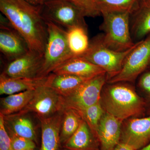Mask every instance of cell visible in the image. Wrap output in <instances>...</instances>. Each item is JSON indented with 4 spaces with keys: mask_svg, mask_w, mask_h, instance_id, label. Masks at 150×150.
I'll return each instance as SVG.
<instances>
[{
    "mask_svg": "<svg viewBox=\"0 0 150 150\" xmlns=\"http://www.w3.org/2000/svg\"><path fill=\"white\" fill-rule=\"evenodd\" d=\"M42 7L25 0H0L1 13L24 38L30 50L43 56L48 33Z\"/></svg>",
    "mask_w": 150,
    "mask_h": 150,
    "instance_id": "6da1fadb",
    "label": "cell"
},
{
    "mask_svg": "<svg viewBox=\"0 0 150 150\" xmlns=\"http://www.w3.org/2000/svg\"><path fill=\"white\" fill-rule=\"evenodd\" d=\"M127 82L107 83L100 96V103L105 112L122 121L142 114L146 103L134 88Z\"/></svg>",
    "mask_w": 150,
    "mask_h": 150,
    "instance_id": "7a4b0ae2",
    "label": "cell"
},
{
    "mask_svg": "<svg viewBox=\"0 0 150 150\" xmlns=\"http://www.w3.org/2000/svg\"><path fill=\"white\" fill-rule=\"evenodd\" d=\"M100 28L105 46L118 52L129 50L135 46L130 29V14L128 13L103 12Z\"/></svg>",
    "mask_w": 150,
    "mask_h": 150,
    "instance_id": "3957f363",
    "label": "cell"
},
{
    "mask_svg": "<svg viewBox=\"0 0 150 150\" xmlns=\"http://www.w3.org/2000/svg\"><path fill=\"white\" fill-rule=\"evenodd\" d=\"M45 21L48 30V39L38 77L48 76L56 68L74 56L69 48L67 30L52 22Z\"/></svg>",
    "mask_w": 150,
    "mask_h": 150,
    "instance_id": "277c9868",
    "label": "cell"
},
{
    "mask_svg": "<svg viewBox=\"0 0 150 150\" xmlns=\"http://www.w3.org/2000/svg\"><path fill=\"white\" fill-rule=\"evenodd\" d=\"M137 43L127 51H114L105 46L100 33L90 40L88 49L83 55L79 56L104 70L108 80L121 71L126 57Z\"/></svg>",
    "mask_w": 150,
    "mask_h": 150,
    "instance_id": "5b68a950",
    "label": "cell"
},
{
    "mask_svg": "<svg viewBox=\"0 0 150 150\" xmlns=\"http://www.w3.org/2000/svg\"><path fill=\"white\" fill-rule=\"evenodd\" d=\"M42 13L45 20L67 30L76 27L88 29L82 12L69 0H50L42 6Z\"/></svg>",
    "mask_w": 150,
    "mask_h": 150,
    "instance_id": "8992f818",
    "label": "cell"
},
{
    "mask_svg": "<svg viewBox=\"0 0 150 150\" xmlns=\"http://www.w3.org/2000/svg\"><path fill=\"white\" fill-rule=\"evenodd\" d=\"M150 65V33L128 54L117 74L108 80L107 83L133 82Z\"/></svg>",
    "mask_w": 150,
    "mask_h": 150,
    "instance_id": "52a82bcc",
    "label": "cell"
},
{
    "mask_svg": "<svg viewBox=\"0 0 150 150\" xmlns=\"http://www.w3.org/2000/svg\"><path fill=\"white\" fill-rule=\"evenodd\" d=\"M107 80V74L104 73L86 81L64 97V109L70 108L79 113L99 102L103 88Z\"/></svg>",
    "mask_w": 150,
    "mask_h": 150,
    "instance_id": "ba28073f",
    "label": "cell"
},
{
    "mask_svg": "<svg viewBox=\"0 0 150 150\" xmlns=\"http://www.w3.org/2000/svg\"><path fill=\"white\" fill-rule=\"evenodd\" d=\"M64 109V97L49 86H43L35 90L28 104L17 113L34 112L38 118H45L63 111Z\"/></svg>",
    "mask_w": 150,
    "mask_h": 150,
    "instance_id": "9c48e42d",
    "label": "cell"
},
{
    "mask_svg": "<svg viewBox=\"0 0 150 150\" xmlns=\"http://www.w3.org/2000/svg\"><path fill=\"white\" fill-rule=\"evenodd\" d=\"M43 56L30 50L23 56L8 62L1 76L11 78L37 77L43 64Z\"/></svg>",
    "mask_w": 150,
    "mask_h": 150,
    "instance_id": "30bf717a",
    "label": "cell"
},
{
    "mask_svg": "<svg viewBox=\"0 0 150 150\" xmlns=\"http://www.w3.org/2000/svg\"><path fill=\"white\" fill-rule=\"evenodd\" d=\"M150 142V116L127 119L121 127L120 142L139 150Z\"/></svg>",
    "mask_w": 150,
    "mask_h": 150,
    "instance_id": "8fae6325",
    "label": "cell"
},
{
    "mask_svg": "<svg viewBox=\"0 0 150 150\" xmlns=\"http://www.w3.org/2000/svg\"><path fill=\"white\" fill-rule=\"evenodd\" d=\"M30 51L27 42L11 23L0 25V51L8 62Z\"/></svg>",
    "mask_w": 150,
    "mask_h": 150,
    "instance_id": "7c38bea8",
    "label": "cell"
},
{
    "mask_svg": "<svg viewBox=\"0 0 150 150\" xmlns=\"http://www.w3.org/2000/svg\"><path fill=\"white\" fill-rule=\"evenodd\" d=\"M122 122L109 113L105 112L97 131L100 150H114L119 144Z\"/></svg>",
    "mask_w": 150,
    "mask_h": 150,
    "instance_id": "4fadbf2b",
    "label": "cell"
},
{
    "mask_svg": "<svg viewBox=\"0 0 150 150\" xmlns=\"http://www.w3.org/2000/svg\"><path fill=\"white\" fill-rule=\"evenodd\" d=\"M53 73L46 76L32 78H11L0 76V94L9 95L35 90L43 86H49Z\"/></svg>",
    "mask_w": 150,
    "mask_h": 150,
    "instance_id": "5bb4252c",
    "label": "cell"
},
{
    "mask_svg": "<svg viewBox=\"0 0 150 150\" xmlns=\"http://www.w3.org/2000/svg\"><path fill=\"white\" fill-rule=\"evenodd\" d=\"M41 128L40 150H59L63 111L45 118H38Z\"/></svg>",
    "mask_w": 150,
    "mask_h": 150,
    "instance_id": "9a60e30c",
    "label": "cell"
},
{
    "mask_svg": "<svg viewBox=\"0 0 150 150\" xmlns=\"http://www.w3.org/2000/svg\"><path fill=\"white\" fill-rule=\"evenodd\" d=\"M130 29L135 43L150 33V0H140L137 8L130 14Z\"/></svg>",
    "mask_w": 150,
    "mask_h": 150,
    "instance_id": "2e32d148",
    "label": "cell"
},
{
    "mask_svg": "<svg viewBox=\"0 0 150 150\" xmlns=\"http://www.w3.org/2000/svg\"><path fill=\"white\" fill-rule=\"evenodd\" d=\"M52 73L56 75L70 74L90 78L106 72L81 56H74L56 68Z\"/></svg>",
    "mask_w": 150,
    "mask_h": 150,
    "instance_id": "e0dca14e",
    "label": "cell"
},
{
    "mask_svg": "<svg viewBox=\"0 0 150 150\" xmlns=\"http://www.w3.org/2000/svg\"><path fill=\"white\" fill-rule=\"evenodd\" d=\"M63 146L67 150H99L100 148L98 139L83 119Z\"/></svg>",
    "mask_w": 150,
    "mask_h": 150,
    "instance_id": "ac0fdd59",
    "label": "cell"
},
{
    "mask_svg": "<svg viewBox=\"0 0 150 150\" xmlns=\"http://www.w3.org/2000/svg\"><path fill=\"white\" fill-rule=\"evenodd\" d=\"M27 114L14 113L4 116V123L9 135L23 137L37 142V136L33 123Z\"/></svg>",
    "mask_w": 150,
    "mask_h": 150,
    "instance_id": "d6986e66",
    "label": "cell"
},
{
    "mask_svg": "<svg viewBox=\"0 0 150 150\" xmlns=\"http://www.w3.org/2000/svg\"><path fill=\"white\" fill-rule=\"evenodd\" d=\"M35 90L21 92L1 98L0 114L5 116L20 111L32 98Z\"/></svg>",
    "mask_w": 150,
    "mask_h": 150,
    "instance_id": "ffe728a7",
    "label": "cell"
},
{
    "mask_svg": "<svg viewBox=\"0 0 150 150\" xmlns=\"http://www.w3.org/2000/svg\"><path fill=\"white\" fill-rule=\"evenodd\" d=\"M87 30L83 27H76L67 30L69 48L74 56L83 55L88 49L90 40Z\"/></svg>",
    "mask_w": 150,
    "mask_h": 150,
    "instance_id": "44dd1931",
    "label": "cell"
},
{
    "mask_svg": "<svg viewBox=\"0 0 150 150\" xmlns=\"http://www.w3.org/2000/svg\"><path fill=\"white\" fill-rule=\"evenodd\" d=\"M91 78L70 74L56 75L53 73L49 86L59 94L64 97Z\"/></svg>",
    "mask_w": 150,
    "mask_h": 150,
    "instance_id": "7402d4cb",
    "label": "cell"
},
{
    "mask_svg": "<svg viewBox=\"0 0 150 150\" xmlns=\"http://www.w3.org/2000/svg\"><path fill=\"white\" fill-rule=\"evenodd\" d=\"M83 119L80 114L76 110L64 108L63 110L60 144L63 145L77 131Z\"/></svg>",
    "mask_w": 150,
    "mask_h": 150,
    "instance_id": "603a6c76",
    "label": "cell"
},
{
    "mask_svg": "<svg viewBox=\"0 0 150 150\" xmlns=\"http://www.w3.org/2000/svg\"><path fill=\"white\" fill-rule=\"evenodd\" d=\"M140 0H96L97 8L100 15L103 12L128 13L131 14Z\"/></svg>",
    "mask_w": 150,
    "mask_h": 150,
    "instance_id": "cb8c5ba5",
    "label": "cell"
},
{
    "mask_svg": "<svg viewBox=\"0 0 150 150\" xmlns=\"http://www.w3.org/2000/svg\"><path fill=\"white\" fill-rule=\"evenodd\" d=\"M105 112V111L99 101L79 113L97 138L98 124Z\"/></svg>",
    "mask_w": 150,
    "mask_h": 150,
    "instance_id": "d4e9b609",
    "label": "cell"
},
{
    "mask_svg": "<svg viewBox=\"0 0 150 150\" xmlns=\"http://www.w3.org/2000/svg\"><path fill=\"white\" fill-rule=\"evenodd\" d=\"M79 8L84 16L94 18L101 16L96 5V0H69Z\"/></svg>",
    "mask_w": 150,
    "mask_h": 150,
    "instance_id": "484cf974",
    "label": "cell"
},
{
    "mask_svg": "<svg viewBox=\"0 0 150 150\" xmlns=\"http://www.w3.org/2000/svg\"><path fill=\"white\" fill-rule=\"evenodd\" d=\"M13 150H34L35 143L32 140L14 135H9Z\"/></svg>",
    "mask_w": 150,
    "mask_h": 150,
    "instance_id": "4316f807",
    "label": "cell"
},
{
    "mask_svg": "<svg viewBox=\"0 0 150 150\" xmlns=\"http://www.w3.org/2000/svg\"><path fill=\"white\" fill-rule=\"evenodd\" d=\"M0 150H13L10 137L4 123V117L0 114Z\"/></svg>",
    "mask_w": 150,
    "mask_h": 150,
    "instance_id": "83f0119b",
    "label": "cell"
},
{
    "mask_svg": "<svg viewBox=\"0 0 150 150\" xmlns=\"http://www.w3.org/2000/svg\"><path fill=\"white\" fill-rule=\"evenodd\" d=\"M138 84L142 91L150 100V71L145 73L141 76Z\"/></svg>",
    "mask_w": 150,
    "mask_h": 150,
    "instance_id": "f1b7e54d",
    "label": "cell"
},
{
    "mask_svg": "<svg viewBox=\"0 0 150 150\" xmlns=\"http://www.w3.org/2000/svg\"><path fill=\"white\" fill-rule=\"evenodd\" d=\"M25 1L33 6H38L43 5L45 3L50 0H25Z\"/></svg>",
    "mask_w": 150,
    "mask_h": 150,
    "instance_id": "f546056e",
    "label": "cell"
},
{
    "mask_svg": "<svg viewBox=\"0 0 150 150\" xmlns=\"http://www.w3.org/2000/svg\"><path fill=\"white\" fill-rule=\"evenodd\" d=\"M114 150H135L131 148L128 145L124 144V143L120 142Z\"/></svg>",
    "mask_w": 150,
    "mask_h": 150,
    "instance_id": "4dcf8cb0",
    "label": "cell"
},
{
    "mask_svg": "<svg viewBox=\"0 0 150 150\" xmlns=\"http://www.w3.org/2000/svg\"><path fill=\"white\" fill-rule=\"evenodd\" d=\"M139 150H150V142L144 147Z\"/></svg>",
    "mask_w": 150,
    "mask_h": 150,
    "instance_id": "1f68e13d",
    "label": "cell"
},
{
    "mask_svg": "<svg viewBox=\"0 0 150 150\" xmlns=\"http://www.w3.org/2000/svg\"><path fill=\"white\" fill-rule=\"evenodd\" d=\"M34 150L33 149H28V150Z\"/></svg>",
    "mask_w": 150,
    "mask_h": 150,
    "instance_id": "d6a6232c",
    "label": "cell"
},
{
    "mask_svg": "<svg viewBox=\"0 0 150 150\" xmlns=\"http://www.w3.org/2000/svg\"><path fill=\"white\" fill-rule=\"evenodd\" d=\"M67 150L65 149V150Z\"/></svg>",
    "mask_w": 150,
    "mask_h": 150,
    "instance_id": "836d02e7",
    "label": "cell"
},
{
    "mask_svg": "<svg viewBox=\"0 0 150 150\" xmlns=\"http://www.w3.org/2000/svg\"><path fill=\"white\" fill-rule=\"evenodd\" d=\"M149 67H150V66H149Z\"/></svg>",
    "mask_w": 150,
    "mask_h": 150,
    "instance_id": "e575fe53",
    "label": "cell"
}]
</instances>
